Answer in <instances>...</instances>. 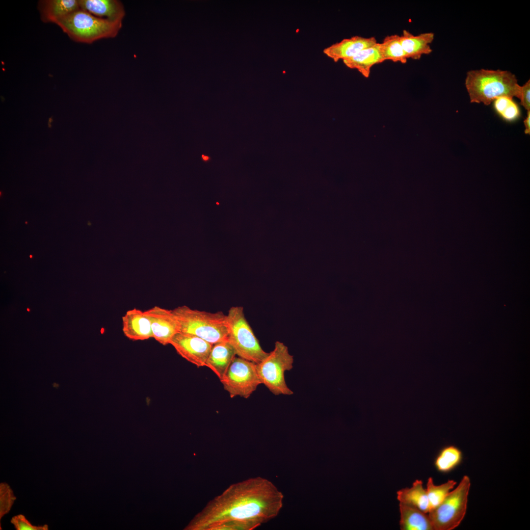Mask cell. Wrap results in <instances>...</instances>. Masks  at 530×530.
Returning a JSON list of instances; mask_svg holds the SVG:
<instances>
[{"label": "cell", "instance_id": "obj_6", "mask_svg": "<svg viewBox=\"0 0 530 530\" xmlns=\"http://www.w3.org/2000/svg\"><path fill=\"white\" fill-rule=\"evenodd\" d=\"M293 356L284 343L276 341L273 349L260 362L256 364L257 371L261 381L275 395H291L293 392L288 387L285 372L293 368Z\"/></svg>", "mask_w": 530, "mask_h": 530}, {"label": "cell", "instance_id": "obj_9", "mask_svg": "<svg viewBox=\"0 0 530 530\" xmlns=\"http://www.w3.org/2000/svg\"><path fill=\"white\" fill-rule=\"evenodd\" d=\"M177 353L197 367L205 366L212 344L197 336L181 332L170 342Z\"/></svg>", "mask_w": 530, "mask_h": 530}, {"label": "cell", "instance_id": "obj_23", "mask_svg": "<svg viewBox=\"0 0 530 530\" xmlns=\"http://www.w3.org/2000/svg\"><path fill=\"white\" fill-rule=\"evenodd\" d=\"M456 484V482L455 480L450 479L442 484L436 485L432 477L428 478L426 490L429 503L430 511L441 503L455 487Z\"/></svg>", "mask_w": 530, "mask_h": 530}, {"label": "cell", "instance_id": "obj_5", "mask_svg": "<svg viewBox=\"0 0 530 530\" xmlns=\"http://www.w3.org/2000/svg\"><path fill=\"white\" fill-rule=\"evenodd\" d=\"M227 316V339L238 356L256 364L268 354L261 347L247 321L242 306H232Z\"/></svg>", "mask_w": 530, "mask_h": 530}, {"label": "cell", "instance_id": "obj_21", "mask_svg": "<svg viewBox=\"0 0 530 530\" xmlns=\"http://www.w3.org/2000/svg\"><path fill=\"white\" fill-rule=\"evenodd\" d=\"M461 450L452 445L444 448L435 461V466L438 471L447 473L455 468L461 461Z\"/></svg>", "mask_w": 530, "mask_h": 530}, {"label": "cell", "instance_id": "obj_7", "mask_svg": "<svg viewBox=\"0 0 530 530\" xmlns=\"http://www.w3.org/2000/svg\"><path fill=\"white\" fill-rule=\"evenodd\" d=\"M470 486V477L463 476L441 503L428 512L433 530H452L459 526L466 513Z\"/></svg>", "mask_w": 530, "mask_h": 530}, {"label": "cell", "instance_id": "obj_16", "mask_svg": "<svg viewBox=\"0 0 530 530\" xmlns=\"http://www.w3.org/2000/svg\"><path fill=\"white\" fill-rule=\"evenodd\" d=\"M434 38L433 32H425L415 35L406 29L402 31L400 41L407 59L418 60L424 54H430L432 50L430 44Z\"/></svg>", "mask_w": 530, "mask_h": 530}, {"label": "cell", "instance_id": "obj_25", "mask_svg": "<svg viewBox=\"0 0 530 530\" xmlns=\"http://www.w3.org/2000/svg\"><path fill=\"white\" fill-rule=\"evenodd\" d=\"M10 523L13 524L16 530H48V525L35 526L27 519L23 514H18L13 516Z\"/></svg>", "mask_w": 530, "mask_h": 530}, {"label": "cell", "instance_id": "obj_12", "mask_svg": "<svg viewBox=\"0 0 530 530\" xmlns=\"http://www.w3.org/2000/svg\"><path fill=\"white\" fill-rule=\"evenodd\" d=\"M124 335L132 341H143L153 338L150 321L144 311L133 308L122 317Z\"/></svg>", "mask_w": 530, "mask_h": 530}, {"label": "cell", "instance_id": "obj_26", "mask_svg": "<svg viewBox=\"0 0 530 530\" xmlns=\"http://www.w3.org/2000/svg\"><path fill=\"white\" fill-rule=\"evenodd\" d=\"M520 104L527 110H530V80H529L523 86H521V93L519 99Z\"/></svg>", "mask_w": 530, "mask_h": 530}, {"label": "cell", "instance_id": "obj_17", "mask_svg": "<svg viewBox=\"0 0 530 530\" xmlns=\"http://www.w3.org/2000/svg\"><path fill=\"white\" fill-rule=\"evenodd\" d=\"M348 68L357 70L364 77H370L371 69L375 64L382 63L379 43L363 49L351 58L343 61Z\"/></svg>", "mask_w": 530, "mask_h": 530}, {"label": "cell", "instance_id": "obj_11", "mask_svg": "<svg viewBox=\"0 0 530 530\" xmlns=\"http://www.w3.org/2000/svg\"><path fill=\"white\" fill-rule=\"evenodd\" d=\"M374 37L354 36L344 38L325 48L323 52L334 62L343 61L356 55L359 52L377 43Z\"/></svg>", "mask_w": 530, "mask_h": 530}, {"label": "cell", "instance_id": "obj_28", "mask_svg": "<svg viewBox=\"0 0 530 530\" xmlns=\"http://www.w3.org/2000/svg\"><path fill=\"white\" fill-rule=\"evenodd\" d=\"M202 158L204 160H208L209 159V157L205 155H202Z\"/></svg>", "mask_w": 530, "mask_h": 530}, {"label": "cell", "instance_id": "obj_1", "mask_svg": "<svg viewBox=\"0 0 530 530\" xmlns=\"http://www.w3.org/2000/svg\"><path fill=\"white\" fill-rule=\"evenodd\" d=\"M284 496L260 477L229 486L210 501L189 523L187 530H252L276 517Z\"/></svg>", "mask_w": 530, "mask_h": 530}, {"label": "cell", "instance_id": "obj_20", "mask_svg": "<svg viewBox=\"0 0 530 530\" xmlns=\"http://www.w3.org/2000/svg\"><path fill=\"white\" fill-rule=\"evenodd\" d=\"M379 50L382 62L391 60L394 62L405 64L407 58L400 41V36L392 34L386 36L379 43Z\"/></svg>", "mask_w": 530, "mask_h": 530}, {"label": "cell", "instance_id": "obj_19", "mask_svg": "<svg viewBox=\"0 0 530 530\" xmlns=\"http://www.w3.org/2000/svg\"><path fill=\"white\" fill-rule=\"evenodd\" d=\"M397 494L399 503L416 507L425 513L430 511L427 492L422 480H416L411 487L402 488Z\"/></svg>", "mask_w": 530, "mask_h": 530}, {"label": "cell", "instance_id": "obj_15", "mask_svg": "<svg viewBox=\"0 0 530 530\" xmlns=\"http://www.w3.org/2000/svg\"><path fill=\"white\" fill-rule=\"evenodd\" d=\"M41 20L56 24L80 8L79 0H43L38 4Z\"/></svg>", "mask_w": 530, "mask_h": 530}, {"label": "cell", "instance_id": "obj_2", "mask_svg": "<svg viewBox=\"0 0 530 530\" xmlns=\"http://www.w3.org/2000/svg\"><path fill=\"white\" fill-rule=\"evenodd\" d=\"M465 86L471 103L489 105L501 96L520 99L521 86L509 71L481 69L467 73Z\"/></svg>", "mask_w": 530, "mask_h": 530}, {"label": "cell", "instance_id": "obj_18", "mask_svg": "<svg viewBox=\"0 0 530 530\" xmlns=\"http://www.w3.org/2000/svg\"><path fill=\"white\" fill-rule=\"evenodd\" d=\"M401 530H433L428 515L413 506L399 503Z\"/></svg>", "mask_w": 530, "mask_h": 530}, {"label": "cell", "instance_id": "obj_27", "mask_svg": "<svg viewBox=\"0 0 530 530\" xmlns=\"http://www.w3.org/2000/svg\"><path fill=\"white\" fill-rule=\"evenodd\" d=\"M524 125L525 127V133L527 134H530V110L527 111V115L526 119L524 121Z\"/></svg>", "mask_w": 530, "mask_h": 530}, {"label": "cell", "instance_id": "obj_8", "mask_svg": "<svg viewBox=\"0 0 530 530\" xmlns=\"http://www.w3.org/2000/svg\"><path fill=\"white\" fill-rule=\"evenodd\" d=\"M220 381L231 398H247L262 384L256 363L238 356L235 357Z\"/></svg>", "mask_w": 530, "mask_h": 530}, {"label": "cell", "instance_id": "obj_14", "mask_svg": "<svg viewBox=\"0 0 530 530\" xmlns=\"http://www.w3.org/2000/svg\"><path fill=\"white\" fill-rule=\"evenodd\" d=\"M237 355L228 339L212 344L205 366L221 379Z\"/></svg>", "mask_w": 530, "mask_h": 530}, {"label": "cell", "instance_id": "obj_10", "mask_svg": "<svg viewBox=\"0 0 530 530\" xmlns=\"http://www.w3.org/2000/svg\"><path fill=\"white\" fill-rule=\"evenodd\" d=\"M144 312L150 321L153 338L163 345L169 344L172 337L179 332L172 310L155 306Z\"/></svg>", "mask_w": 530, "mask_h": 530}, {"label": "cell", "instance_id": "obj_24", "mask_svg": "<svg viewBox=\"0 0 530 530\" xmlns=\"http://www.w3.org/2000/svg\"><path fill=\"white\" fill-rule=\"evenodd\" d=\"M16 499L10 486L6 482L0 484V520L8 513Z\"/></svg>", "mask_w": 530, "mask_h": 530}, {"label": "cell", "instance_id": "obj_29", "mask_svg": "<svg viewBox=\"0 0 530 530\" xmlns=\"http://www.w3.org/2000/svg\"><path fill=\"white\" fill-rule=\"evenodd\" d=\"M27 311H28V312H29V311H30V310H29V309H27Z\"/></svg>", "mask_w": 530, "mask_h": 530}, {"label": "cell", "instance_id": "obj_22", "mask_svg": "<svg viewBox=\"0 0 530 530\" xmlns=\"http://www.w3.org/2000/svg\"><path fill=\"white\" fill-rule=\"evenodd\" d=\"M512 98L508 96H501L493 102L496 113L507 122L516 121L521 115L519 106Z\"/></svg>", "mask_w": 530, "mask_h": 530}, {"label": "cell", "instance_id": "obj_4", "mask_svg": "<svg viewBox=\"0 0 530 530\" xmlns=\"http://www.w3.org/2000/svg\"><path fill=\"white\" fill-rule=\"evenodd\" d=\"M56 25L72 40L91 44L100 39L116 37L122 27V22L99 18L80 8Z\"/></svg>", "mask_w": 530, "mask_h": 530}, {"label": "cell", "instance_id": "obj_3", "mask_svg": "<svg viewBox=\"0 0 530 530\" xmlns=\"http://www.w3.org/2000/svg\"><path fill=\"white\" fill-rule=\"evenodd\" d=\"M172 311L178 321L179 332L197 336L212 344L227 339V316L223 312L211 313L186 305L178 306Z\"/></svg>", "mask_w": 530, "mask_h": 530}, {"label": "cell", "instance_id": "obj_13", "mask_svg": "<svg viewBox=\"0 0 530 530\" xmlns=\"http://www.w3.org/2000/svg\"><path fill=\"white\" fill-rule=\"evenodd\" d=\"M80 7L93 15L112 22H122L125 11L117 0H79Z\"/></svg>", "mask_w": 530, "mask_h": 530}]
</instances>
